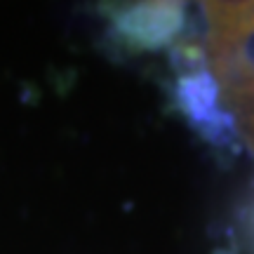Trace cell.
I'll list each match as a JSON object with an SVG mask.
<instances>
[{
	"instance_id": "1",
	"label": "cell",
	"mask_w": 254,
	"mask_h": 254,
	"mask_svg": "<svg viewBox=\"0 0 254 254\" xmlns=\"http://www.w3.org/2000/svg\"><path fill=\"white\" fill-rule=\"evenodd\" d=\"M214 52L221 82L238 99L254 101V5L212 12Z\"/></svg>"
},
{
	"instance_id": "2",
	"label": "cell",
	"mask_w": 254,
	"mask_h": 254,
	"mask_svg": "<svg viewBox=\"0 0 254 254\" xmlns=\"http://www.w3.org/2000/svg\"><path fill=\"white\" fill-rule=\"evenodd\" d=\"M184 24L182 5L174 2H139L113 14V28L129 47H163L172 43Z\"/></svg>"
},
{
	"instance_id": "3",
	"label": "cell",
	"mask_w": 254,
	"mask_h": 254,
	"mask_svg": "<svg viewBox=\"0 0 254 254\" xmlns=\"http://www.w3.org/2000/svg\"><path fill=\"white\" fill-rule=\"evenodd\" d=\"M179 99L184 109L190 116L193 123H205V125L224 129L221 116L217 113V87L209 80L207 73H189L179 82Z\"/></svg>"
}]
</instances>
